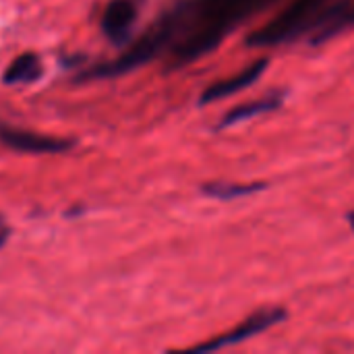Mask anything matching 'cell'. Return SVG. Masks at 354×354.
Listing matches in <instances>:
<instances>
[{
  "instance_id": "obj_1",
  "label": "cell",
  "mask_w": 354,
  "mask_h": 354,
  "mask_svg": "<svg viewBox=\"0 0 354 354\" xmlns=\"http://www.w3.org/2000/svg\"><path fill=\"white\" fill-rule=\"evenodd\" d=\"M274 0H178L180 33L168 50L166 71L185 68L212 54L245 21Z\"/></svg>"
},
{
  "instance_id": "obj_10",
  "label": "cell",
  "mask_w": 354,
  "mask_h": 354,
  "mask_svg": "<svg viewBox=\"0 0 354 354\" xmlns=\"http://www.w3.org/2000/svg\"><path fill=\"white\" fill-rule=\"evenodd\" d=\"M44 73L41 60L33 52H25L17 56L4 71L2 81L6 85H25V83H35Z\"/></svg>"
},
{
  "instance_id": "obj_4",
  "label": "cell",
  "mask_w": 354,
  "mask_h": 354,
  "mask_svg": "<svg viewBox=\"0 0 354 354\" xmlns=\"http://www.w3.org/2000/svg\"><path fill=\"white\" fill-rule=\"evenodd\" d=\"M288 317V311L282 309V307H266V309H259L255 313H251L249 317H245L241 324H236L232 330L224 332V334H218L214 338H209L207 342H201L197 346H191L193 353H218V351H224V348H230V346H239L276 326H280L282 322H286Z\"/></svg>"
},
{
  "instance_id": "obj_7",
  "label": "cell",
  "mask_w": 354,
  "mask_h": 354,
  "mask_svg": "<svg viewBox=\"0 0 354 354\" xmlns=\"http://www.w3.org/2000/svg\"><path fill=\"white\" fill-rule=\"evenodd\" d=\"M137 15H139V8L135 0H110L102 12L104 35L116 46L127 44L135 27Z\"/></svg>"
},
{
  "instance_id": "obj_13",
  "label": "cell",
  "mask_w": 354,
  "mask_h": 354,
  "mask_svg": "<svg viewBox=\"0 0 354 354\" xmlns=\"http://www.w3.org/2000/svg\"><path fill=\"white\" fill-rule=\"evenodd\" d=\"M346 220H348V226H351V230L354 232V209H351V212H348Z\"/></svg>"
},
{
  "instance_id": "obj_3",
  "label": "cell",
  "mask_w": 354,
  "mask_h": 354,
  "mask_svg": "<svg viewBox=\"0 0 354 354\" xmlns=\"http://www.w3.org/2000/svg\"><path fill=\"white\" fill-rule=\"evenodd\" d=\"M346 0H290L268 23L245 37L247 48H276L319 31Z\"/></svg>"
},
{
  "instance_id": "obj_14",
  "label": "cell",
  "mask_w": 354,
  "mask_h": 354,
  "mask_svg": "<svg viewBox=\"0 0 354 354\" xmlns=\"http://www.w3.org/2000/svg\"><path fill=\"white\" fill-rule=\"evenodd\" d=\"M0 226H2V218H0Z\"/></svg>"
},
{
  "instance_id": "obj_2",
  "label": "cell",
  "mask_w": 354,
  "mask_h": 354,
  "mask_svg": "<svg viewBox=\"0 0 354 354\" xmlns=\"http://www.w3.org/2000/svg\"><path fill=\"white\" fill-rule=\"evenodd\" d=\"M180 33V4L176 2L170 6L158 21H153L141 35L135 39L118 58L106 60L100 64H93L85 71H81L75 77V83H85V81H97V79H114L122 77L139 66H145L147 62L160 58L164 52L172 48Z\"/></svg>"
},
{
  "instance_id": "obj_8",
  "label": "cell",
  "mask_w": 354,
  "mask_h": 354,
  "mask_svg": "<svg viewBox=\"0 0 354 354\" xmlns=\"http://www.w3.org/2000/svg\"><path fill=\"white\" fill-rule=\"evenodd\" d=\"M284 100H286V91L278 89V91H272V93L261 95L257 100L232 106L226 114H222V118L216 124V131H228V129H232L236 124H243V122H247L251 118L276 112V110H280L284 106Z\"/></svg>"
},
{
  "instance_id": "obj_6",
  "label": "cell",
  "mask_w": 354,
  "mask_h": 354,
  "mask_svg": "<svg viewBox=\"0 0 354 354\" xmlns=\"http://www.w3.org/2000/svg\"><path fill=\"white\" fill-rule=\"evenodd\" d=\"M268 66H270V58H257L255 62H251L243 71L234 73L232 77H226V79H220V81L207 85L199 95V106H207V104L226 100L230 95H236V93L249 89L263 77Z\"/></svg>"
},
{
  "instance_id": "obj_12",
  "label": "cell",
  "mask_w": 354,
  "mask_h": 354,
  "mask_svg": "<svg viewBox=\"0 0 354 354\" xmlns=\"http://www.w3.org/2000/svg\"><path fill=\"white\" fill-rule=\"evenodd\" d=\"M6 239H8V230L6 228H0V247H4Z\"/></svg>"
},
{
  "instance_id": "obj_11",
  "label": "cell",
  "mask_w": 354,
  "mask_h": 354,
  "mask_svg": "<svg viewBox=\"0 0 354 354\" xmlns=\"http://www.w3.org/2000/svg\"><path fill=\"white\" fill-rule=\"evenodd\" d=\"M354 27V0H346L344 6L334 15V19H330L319 31H315L309 39L311 46H322L346 31H351Z\"/></svg>"
},
{
  "instance_id": "obj_9",
  "label": "cell",
  "mask_w": 354,
  "mask_h": 354,
  "mask_svg": "<svg viewBox=\"0 0 354 354\" xmlns=\"http://www.w3.org/2000/svg\"><path fill=\"white\" fill-rule=\"evenodd\" d=\"M268 189V183H230V180H212L201 185V193L216 201H234L245 199Z\"/></svg>"
},
{
  "instance_id": "obj_5",
  "label": "cell",
  "mask_w": 354,
  "mask_h": 354,
  "mask_svg": "<svg viewBox=\"0 0 354 354\" xmlns=\"http://www.w3.org/2000/svg\"><path fill=\"white\" fill-rule=\"evenodd\" d=\"M0 143L21 153H64L77 145L75 139L41 135L35 131L17 129L8 124H0Z\"/></svg>"
}]
</instances>
